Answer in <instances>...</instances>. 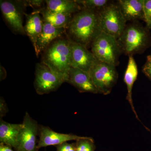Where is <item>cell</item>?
Wrapping results in <instances>:
<instances>
[{"label": "cell", "mask_w": 151, "mask_h": 151, "mask_svg": "<svg viewBox=\"0 0 151 151\" xmlns=\"http://www.w3.org/2000/svg\"><path fill=\"white\" fill-rule=\"evenodd\" d=\"M66 29L70 40L86 47L91 45L103 32L99 12L81 9L72 16Z\"/></svg>", "instance_id": "6da1fadb"}, {"label": "cell", "mask_w": 151, "mask_h": 151, "mask_svg": "<svg viewBox=\"0 0 151 151\" xmlns=\"http://www.w3.org/2000/svg\"><path fill=\"white\" fill-rule=\"evenodd\" d=\"M41 63L66 82L68 71L71 68L70 40L58 38L42 52Z\"/></svg>", "instance_id": "7a4b0ae2"}, {"label": "cell", "mask_w": 151, "mask_h": 151, "mask_svg": "<svg viewBox=\"0 0 151 151\" xmlns=\"http://www.w3.org/2000/svg\"><path fill=\"white\" fill-rule=\"evenodd\" d=\"M148 38L146 29L133 23L126 26L118 41L122 52L129 56L142 51L147 46Z\"/></svg>", "instance_id": "3957f363"}, {"label": "cell", "mask_w": 151, "mask_h": 151, "mask_svg": "<svg viewBox=\"0 0 151 151\" xmlns=\"http://www.w3.org/2000/svg\"><path fill=\"white\" fill-rule=\"evenodd\" d=\"M91 52L99 61L117 66L122 51L118 39L102 32L92 42Z\"/></svg>", "instance_id": "277c9868"}, {"label": "cell", "mask_w": 151, "mask_h": 151, "mask_svg": "<svg viewBox=\"0 0 151 151\" xmlns=\"http://www.w3.org/2000/svg\"><path fill=\"white\" fill-rule=\"evenodd\" d=\"M89 73L98 93L104 95L111 93L118 78L116 66L97 60Z\"/></svg>", "instance_id": "5b68a950"}, {"label": "cell", "mask_w": 151, "mask_h": 151, "mask_svg": "<svg viewBox=\"0 0 151 151\" xmlns=\"http://www.w3.org/2000/svg\"><path fill=\"white\" fill-rule=\"evenodd\" d=\"M99 14L102 32L118 39L127 26V22L118 4L109 3Z\"/></svg>", "instance_id": "8992f818"}, {"label": "cell", "mask_w": 151, "mask_h": 151, "mask_svg": "<svg viewBox=\"0 0 151 151\" xmlns=\"http://www.w3.org/2000/svg\"><path fill=\"white\" fill-rule=\"evenodd\" d=\"M29 6L27 1L1 0L0 8L4 18L9 27L15 33L24 35L23 16Z\"/></svg>", "instance_id": "52a82bcc"}, {"label": "cell", "mask_w": 151, "mask_h": 151, "mask_svg": "<svg viewBox=\"0 0 151 151\" xmlns=\"http://www.w3.org/2000/svg\"><path fill=\"white\" fill-rule=\"evenodd\" d=\"M65 81L47 65L40 63L36 64L34 85L36 92L40 95L56 91Z\"/></svg>", "instance_id": "ba28073f"}, {"label": "cell", "mask_w": 151, "mask_h": 151, "mask_svg": "<svg viewBox=\"0 0 151 151\" xmlns=\"http://www.w3.org/2000/svg\"><path fill=\"white\" fill-rule=\"evenodd\" d=\"M23 127L18 139L16 151H37V136L39 125L26 112L22 122Z\"/></svg>", "instance_id": "9c48e42d"}, {"label": "cell", "mask_w": 151, "mask_h": 151, "mask_svg": "<svg viewBox=\"0 0 151 151\" xmlns=\"http://www.w3.org/2000/svg\"><path fill=\"white\" fill-rule=\"evenodd\" d=\"M70 42L71 67L89 73L97 59L86 47L71 40Z\"/></svg>", "instance_id": "30bf717a"}, {"label": "cell", "mask_w": 151, "mask_h": 151, "mask_svg": "<svg viewBox=\"0 0 151 151\" xmlns=\"http://www.w3.org/2000/svg\"><path fill=\"white\" fill-rule=\"evenodd\" d=\"M39 140L38 142V150L49 146L60 145L68 141L78 140L83 137L73 134H62L54 132L49 127L39 125Z\"/></svg>", "instance_id": "8fae6325"}, {"label": "cell", "mask_w": 151, "mask_h": 151, "mask_svg": "<svg viewBox=\"0 0 151 151\" xmlns=\"http://www.w3.org/2000/svg\"><path fill=\"white\" fill-rule=\"evenodd\" d=\"M65 31L64 28H59L53 26L46 22H43V28L34 46L36 55L38 57L50 44L59 38Z\"/></svg>", "instance_id": "7c38bea8"}, {"label": "cell", "mask_w": 151, "mask_h": 151, "mask_svg": "<svg viewBox=\"0 0 151 151\" xmlns=\"http://www.w3.org/2000/svg\"><path fill=\"white\" fill-rule=\"evenodd\" d=\"M66 82L73 85L81 93H98L89 73L78 68H70Z\"/></svg>", "instance_id": "4fadbf2b"}, {"label": "cell", "mask_w": 151, "mask_h": 151, "mask_svg": "<svg viewBox=\"0 0 151 151\" xmlns=\"http://www.w3.org/2000/svg\"><path fill=\"white\" fill-rule=\"evenodd\" d=\"M144 0H119V5L126 21L145 19Z\"/></svg>", "instance_id": "5bb4252c"}, {"label": "cell", "mask_w": 151, "mask_h": 151, "mask_svg": "<svg viewBox=\"0 0 151 151\" xmlns=\"http://www.w3.org/2000/svg\"><path fill=\"white\" fill-rule=\"evenodd\" d=\"M23 127L20 124H10L0 120V142L16 148L18 139Z\"/></svg>", "instance_id": "9a60e30c"}, {"label": "cell", "mask_w": 151, "mask_h": 151, "mask_svg": "<svg viewBox=\"0 0 151 151\" xmlns=\"http://www.w3.org/2000/svg\"><path fill=\"white\" fill-rule=\"evenodd\" d=\"M40 14L36 11H33L32 13L29 14H25L26 22L24 26V31L29 38L33 46L35 45L43 28V20Z\"/></svg>", "instance_id": "2e32d148"}, {"label": "cell", "mask_w": 151, "mask_h": 151, "mask_svg": "<svg viewBox=\"0 0 151 151\" xmlns=\"http://www.w3.org/2000/svg\"><path fill=\"white\" fill-rule=\"evenodd\" d=\"M138 68L137 63L132 55L129 56V61L127 69L124 74V81L127 86V99L129 101L132 111L134 113L136 118L139 121L137 112L135 111L133 99H132V89L135 81L138 76Z\"/></svg>", "instance_id": "e0dca14e"}, {"label": "cell", "mask_w": 151, "mask_h": 151, "mask_svg": "<svg viewBox=\"0 0 151 151\" xmlns=\"http://www.w3.org/2000/svg\"><path fill=\"white\" fill-rule=\"evenodd\" d=\"M45 4L47 9L69 15H72L82 9L76 0H46Z\"/></svg>", "instance_id": "ac0fdd59"}, {"label": "cell", "mask_w": 151, "mask_h": 151, "mask_svg": "<svg viewBox=\"0 0 151 151\" xmlns=\"http://www.w3.org/2000/svg\"><path fill=\"white\" fill-rule=\"evenodd\" d=\"M42 15L43 21L52 25L53 26L59 28L66 29L72 19V15H65L52 12L45 7L35 10Z\"/></svg>", "instance_id": "d6986e66"}, {"label": "cell", "mask_w": 151, "mask_h": 151, "mask_svg": "<svg viewBox=\"0 0 151 151\" xmlns=\"http://www.w3.org/2000/svg\"><path fill=\"white\" fill-rule=\"evenodd\" d=\"M82 9L100 12L109 4L107 0H76Z\"/></svg>", "instance_id": "ffe728a7"}, {"label": "cell", "mask_w": 151, "mask_h": 151, "mask_svg": "<svg viewBox=\"0 0 151 151\" xmlns=\"http://www.w3.org/2000/svg\"><path fill=\"white\" fill-rule=\"evenodd\" d=\"M76 151H94L96 146L94 140L89 137H83L76 142Z\"/></svg>", "instance_id": "44dd1931"}, {"label": "cell", "mask_w": 151, "mask_h": 151, "mask_svg": "<svg viewBox=\"0 0 151 151\" xmlns=\"http://www.w3.org/2000/svg\"><path fill=\"white\" fill-rule=\"evenodd\" d=\"M145 19L147 28L151 29V0H144Z\"/></svg>", "instance_id": "7402d4cb"}, {"label": "cell", "mask_w": 151, "mask_h": 151, "mask_svg": "<svg viewBox=\"0 0 151 151\" xmlns=\"http://www.w3.org/2000/svg\"><path fill=\"white\" fill-rule=\"evenodd\" d=\"M55 146L57 151H76V143L70 144L66 142Z\"/></svg>", "instance_id": "603a6c76"}, {"label": "cell", "mask_w": 151, "mask_h": 151, "mask_svg": "<svg viewBox=\"0 0 151 151\" xmlns=\"http://www.w3.org/2000/svg\"><path fill=\"white\" fill-rule=\"evenodd\" d=\"M29 6H31L34 9V10H38L45 7V1L42 0H30L27 1Z\"/></svg>", "instance_id": "cb8c5ba5"}, {"label": "cell", "mask_w": 151, "mask_h": 151, "mask_svg": "<svg viewBox=\"0 0 151 151\" xmlns=\"http://www.w3.org/2000/svg\"><path fill=\"white\" fill-rule=\"evenodd\" d=\"M143 73L151 80V54L147 57V61L142 68Z\"/></svg>", "instance_id": "d4e9b609"}, {"label": "cell", "mask_w": 151, "mask_h": 151, "mask_svg": "<svg viewBox=\"0 0 151 151\" xmlns=\"http://www.w3.org/2000/svg\"><path fill=\"white\" fill-rule=\"evenodd\" d=\"M9 109L4 99L2 97L0 99V117L1 119L6 116L8 112Z\"/></svg>", "instance_id": "484cf974"}, {"label": "cell", "mask_w": 151, "mask_h": 151, "mask_svg": "<svg viewBox=\"0 0 151 151\" xmlns=\"http://www.w3.org/2000/svg\"><path fill=\"white\" fill-rule=\"evenodd\" d=\"M0 151H14L10 146L0 143Z\"/></svg>", "instance_id": "4316f807"}, {"label": "cell", "mask_w": 151, "mask_h": 151, "mask_svg": "<svg viewBox=\"0 0 151 151\" xmlns=\"http://www.w3.org/2000/svg\"><path fill=\"white\" fill-rule=\"evenodd\" d=\"M6 72L5 69L3 67L1 66V81L4 80L6 78Z\"/></svg>", "instance_id": "83f0119b"}]
</instances>
